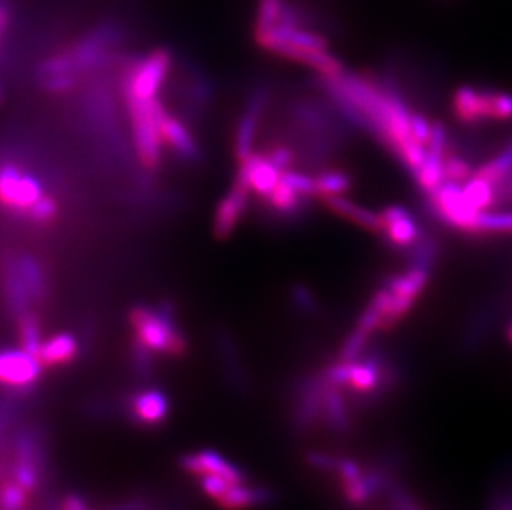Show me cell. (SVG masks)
Listing matches in <instances>:
<instances>
[{"label": "cell", "mask_w": 512, "mask_h": 510, "mask_svg": "<svg viewBox=\"0 0 512 510\" xmlns=\"http://www.w3.org/2000/svg\"><path fill=\"white\" fill-rule=\"evenodd\" d=\"M42 363L39 358L30 355L25 350H0V388L9 393H24L32 395L39 383L42 373Z\"/></svg>", "instance_id": "52a82bcc"}, {"label": "cell", "mask_w": 512, "mask_h": 510, "mask_svg": "<svg viewBox=\"0 0 512 510\" xmlns=\"http://www.w3.org/2000/svg\"><path fill=\"white\" fill-rule=\"evenodd\" d=\"M436 254H438V246H436L435 239L421 237V239L416 241L415 252H413V257H411V265L431 270V267L435 265Z\"/></svg>", "instance_id": "836d02e7"}, {"label": "cell", "mask_w": 512, "mask_h": 510, "mask_svg": "<svg viewBox=\"0 0 512 510\" xmlns=\"http://www.w3.org/2000/svg\"><path fill=\"white\" fill-rule=\"evenodd\" d=\"M443 166H445V176L448 181L461 183V181H468L473 176L469 164L463 158H459L458 154L450 153V151H446Z\"/></svg>", "instance_id": "d590c367"}, {"label": "cell", "mask_w": 512, "mask_h": 510, "mask_svg": "<svg viewBox=\"0 0 512 510\" xmlns=\"http://www.w3.org/2000/svg\"><path fill=\"white\" fill-rule=\"evenodd\" d=\"M453 111L466 125L493 120V92H481L473 87L458 88L453 98Z\"/></svg>", "instance_id": "4fadbf2b"}, {"label": "cell", "mask_w": 512, "mask_h": 510, "mask_svg": "<svg viewBox=\"0 0 512 510\" xmlns=\"http://www.w3.org/2000/svg\"><path fill=\"white\" fill-rule=\"evenodd\" d=\"M60 214V204L52 194L45 193L42 198L30 207L25 219L35 226H49Z\"/></svg>", "instance_id": "f546056e"}, {"label": "cell", "mask_w": 512, "mask_h": 510, "mask_svg": "<svg viewBox=\"0 0 512 510\" xmlns=\"http://www.w3.org/2000/svg\"><path fill=\"white\" fill-rule=\"evenodd\" d=\"M290 297H292L295 307L300 308L302 312L309 313V315L317 312V300L305 285H294L290 290Z\"/></svg>", "instance_id": "74e56055"}, {"label": "cell", "mask_w": 512, "mask_h": 510, "mask_svg": "<svg viewBox=\"0 0 512 510\" xmlns=\"http://www.w3.org/2000/svg\"><path fill=\"white\" fill-rule=\"evenodd\" d=\"M320 375L330 386H337L340 390L348 388L360 395H372L390 381V370L378 353H372L363 360H337Z\"/></svg>", "instance_id": "3957f363"}, {"label": "cell", "mask_w": 512, "mask_h": 510, "mask_svg": "<svg viewBox=\"0 0 512 510\" xmlns=\"http://www.w3.org/2000/svg\"><path fill=\"white\" fill-rule=\"evenodd\" d=\"M160 131L163 145L168 146L181 161L198 163L201 159L198 141L194 140L193 133L183 121L166 111V115L161 120Z\"/></svg>", "instance_id": "5bb4252c"}, {"label": "cell", "mask_w": 512, "mask_h": 510, "mask_svg": "<svg viewBox=\"0 0 512 510\" xmlns=\"http://www.w3.org/2000/svg\"><path fill=\"white\" fill-rule=\"evenodd\" d=\"M431 211L440 217L441 221L456 227L459 231L474 234L476 219L481 211L474 209L464 198L463 188L456 181L441 184L435 193L428 194Z\"/></svg>", "instance_id": "8992f818"}, {"label": "cell", "mask_w": 512, "mask_h": 510, "mask_svg": "<svg viewBox=\"0 0 512 510\" xmlns=\"http://www.w3.org/2000/svg\"><path fill=\"white\" fill-rule=\"evenodd\" d=\"M131 363H133V370L141 378H146V376L150 375L151 370H153L151 350L146 345H143L138 338L131 342Z\"/></svg>", "instance_id": "8d00e7d4"}, {"label": "cell", "mask_w": 512, "mask_h": 510, "mask_svg": "<svg viewBox=\"0 0 512 510\" xmlns=\"http://www.w3.org/2000/svg\"><path fill=\"white\" fill-rule=\"evenodd\" d=\"M314 179L319 199L325 196H342L350 191L353 183L352 176L342 169H325Z\"/></svg>", "instance_id": "d4e9b609"}, {"label": "cell", "mask_w": 512, "mask_h": 510, "mask_svg": "<svg viewBox=\"0 0 512 510\" xmlns=\"http://www.w3.org/2000/svg\"><path fill=\"white\" fill-rule=\"evenodd\" d=\"M508 338H509V340H511V343H512V323H511V325H509V328H508Z\"/></svg>", "instance_id": "c3c4849f"}, {"label": "cell", "mask_w": 512, "mask_h": 510, "mask_svg": "<svg viewBox=\"0 0 512 510\" xmlns=\"http://www.w3.org/2000/svg\"><path fill=\"white\" fill-rule=\"evenodd\" d=\"M285 0H259L257 5L256 34L279 24L284 12Z\"/></svg>", "instance_id": "1f68e13d"}, {"label": "cell", "mask_w": 512, "mask_h": 510, "mask_svg": "<svg viewBox=\"0 0 512 510\" xmlns=\"http://www.w3.org/2000/svg\"><path fill=\"white\" fill-rule=\"evenodd\" d=\"M15 262L20 277L24 280L25 289L29 292L30 302L35 305L44 304L49 297V275L39 257L30 252L15 254Z\"/></svg>", "instance_id": "e0dca14e"}, {"label": "cell", "mask_w": 512, "mask_h": 510, "mask_svg": "<svg viewBox=\"0 0 512 510\" xmlns=\"http://www.w3.org/2000/svg\"><path fill=\"white\" fill-rule=\"evenodd\" d=\"M9 471L0 474V510H25L29 504V492L14 479H7Z\"/></svg>", "instance_id": "4316f807"}, {"label": "cell", "mask_w": 512, "mask_h": 510, "mask_svg": "<svg viewBox=\"0 0 512 510\" xmlns=\"http://www.w3.org/2000/svg\"><path fill=\"white\" fill-rule=\"evenodd\" d=\"M463 193L466 201L474 209H478V211H491L493 209L494 188L483 179L471 176L468 183L464 184Z\"/></svg>", "instance_id": "f1b7e54d"}, {"label": "cell", "mask_w": 512, "mask_h": 510, "mask_svg": "<svg viewBox=\"0 0 512 510\" xmlns=\"http://www.w3.org/2000/svg\"><path fill=\"white\" fill-rule=\"evenodd\" d=\"M264 154H266V158L269 159L281 173L290 169V166L294 164V151L290 150L289 146L277 145Z\"/></svg>", "instance_id": "60d3db41"}, {"label": "cell", "mask_w": 512, "mask_h": 510, "mask_svg": "<svg viewBox=\"0 0 512 510\" xmlns=\"http://www.w3.org/2000/svg\"><path fill=\"white\" fill-rule=\"evenodd\" d=\"M171 70V53L166 49H156L131 63L126 68L123 78V93L125 97L138 98V100H151L158 98L161 87L165 85L168 73Z\"/></svg>", "instance_id": "5b68a950"}, {"label": "cell", "mask_w": 512, "mask_h": 510, "mask_svg": "<svg viewBox=\"0 0 512 510\" xmlns=\"http://www.w3.org/2000/svg\"><path fill=\"white\" fill-rule=\"evenodd\" d=\"M126 108L130 115L133 143H135L136 156L148 171H156L161 163L160 125L166 108L158 98L151 100H138V98L125 97Z\"/></svg>", "instance_id": "7a4b0ae2"}, {"label": "cell", "mask_w": 512, "mask_h": 510, "mask_svg": "<svg viewBox=\"0 0 512 510\" xmlns=\"http://www.w3.org/2000/svg\"><path fill=\"white\" fill-rule=\"evenodd\" d=\"M146 502L143 499H133V501L126 502V504H121V506L115 507V509L110 510H145Z\"/></svg>", "instance_id": "7dc6e473"}, {"label": "cell", "mask_w": 512, "mask_h": 510, "mask_svg": "<svg viewBox=\"0 0 512 510\" xmlns=\"http://www.w3.org/2000/svg\"><path fill=\"white\" fill-rule=\"evenodd\" d=\"M443 161H445V156H438V154L426 151L425 163L415 174L416 183L425 191L426 196L435 193L436 189L446 181Z\"/></svg>", "instance_id": "603a6c76"}, {"label": "cell", "mask_w": 512, "mask_h": 510, "mask_svg": "<svg viewBox=\"0 0 512 510\" xmlns=\"http://www.w3.org/2000/svg\"><path fill=\"white\" fill-rule=\"evenodd\" d=\"M2 287H4V299L7 308L15 318L22 317L25 312H29L30 302L29 292L25 289L24 280L20 277L15 254H7L2 259Z\"/></svg>", "instance_id": "9a60e30c"}, {"label": "cell", "mask_w": 512, "mask_h": 510, "mask_svg": "<svg viewBox=\"0 0 512 510\" xmlns=\"http://www.w3.org/2000/svg\"><path fill=\"white\" fill-rule=\"evenodd\" d=\"M281 178L284 179L285 183L289 184L290 188L295 189L302 198H319L317 186H315V179L310 178L307 174L297 173V171L287 169V171L281 174Z\"/></svg>", "instance_id": "e575fe53"}, {"label": "cell", "mask_w": 512, "mask_h": 510, "mask_svg": "<svg viewBox=\"0 0 512 510\" xmlns=\"http://www.w3.org/2000/svg\"><path fill=\"white\" fill-rule=\"evenodd\" d=\"M249 198H251V191L244 188L242 184L234 183L231 191L224 196L214 214V236L224 241L231 236L232 232L236 231L237 224L241 222L242 217L249 209V203H251Z\"/></svg>", "instance_id": "30bf717a"}, {"label": "cell", "mask_w": 512, "mask_h": 510, "mask_svg": "<svg viewBox=\"0 0 512 510\" xmlns=\"http://www.w3.org/2000/svg\"><path fill=\"white\" fill-rule=\"evenodd\" d=\"M266 201L271 206L272 211L277 212V214L292 216V214L302 209L307 199L302 198L295 189L290 188L289 184L281 178Z\"/></svg>", "instance_id": "cb8c5ba5"}, {"label": "cell", "mask_w": 512, "mask_h": 510, "mask_svg": "<svg viewBox=\"0 0 512 510\" xmlns=\"http://www.w3.org/2000/svg\"><path fill=\"white\" fill-rule=\"evenodd\" d=\"M78 357L77 338L70 333H57L42 343L39 360L44 366H62Z\"/></svg>", "instance_id": "44dd1931"}, {"label": "cell", "mask_w": 512, "mask_h": 510, "mask_svg": "<svg viewBox=\"0 0 512 510\" xmlns=\"http://www.w3.org/2000/svg\"><path fill=\"white\" fill-rule=\"evenodd\" d=\"M320 201L329 207L330 211L345 217L353 224H358L363 229L375 232V234H382L383 222L380 214L368 211L365 207L358 206V204L352 203V201H348L342 196H325V198H320Z\"/></svg>", "instance_id": "ffe728a7"}, {"label": "cell", "mask_w": 512, "mask_h": 510, "mask_svg": "<svg viewBox=\"0 0 512 510\" xmlns=\"http://www.w3.org/2000/svg\"><path fill=\"white\" fill-rule=\"evenodd\" d=\"M179 466L194 476L213 474V476L223 477L231 484H242L246 481V476L239 467L234 466L228 459H224L221 454L214 453V451L186 454L179 461Z\"/></svg>", "instance_id": "8fae6325"}, {"label": "cell", "mask_w": 512, "mask_h": 510, "mask_svg": "<svg viewBox=\"0 0 512 510\" xmlns=\"http://www.w3.org/2000/svg\"><path fill=\"white\" fill-rule=\"evenodd\" d=\"M512 171V145L508 150L499 153L493 161L479 166L473 173V178L483 179L486 183L491 184L496 188L501 181H503L506 174Z\"/></svg>", "instance_id": "83f0119b"}, {"label": "cell", "mask_w": 512, "mask_h": 510, "mask_svg": "<svg viewBox=\"0 0 512 510\" xmlns=\"http://www.w3.org/2000/svg\"><path fill=\"white\" fill-rule=\"evenodd\" d=\"M45 194L44 184L12 161L0 163V207L14 216L24 217Z\"/></svg>", "instance_id": "277c9868"}, {"label": "cell", "mask_w": 512, "mask_h": 510, "mask_svg": "<svg viewBox=\"0 0 512 510\" xmlns=\"http://www.w3.org/2000/svg\"><path fill=\"white\" fill-rule=\"evenodd\" d=\"M493 120H512V95L493 93Z\"/></svg>", "instance_id": "7bdbcfd3"}, {"label": "cell", "mask_w": 512, "mask_h": 510, "mask_svg": "<svg viewBox=\"0 0 512 510\" xmlns=\"http://www.w3.org/2000/svg\"><path fill=\"white\" fill-rule=\"evenodd\" d=\"M484 232H512V212H479L474 234Z\"/></svg>", "instance_id": "4dcf8cb0"}, {"label": "cell", "mask_w": 512, "mask_h": 510, "mask_svg": "<svg viewBox=\"0 0 512 510\" xmlns=\"http://www.w3.org/2000/svg\"><path fill=\"white\" fill-rule=\"evenodd\" d=\"M305 461H307L310 467L317 469V471L335 472L339 458L322 453V451H309V453L305 454Z\"/></svg>", "instance_id": "b9f144b4"}, {"label": "cell", "mask_w": 512, "mask_h": 510, "mask_svg": "<svg viewBox=\"0 0 512 510\" xmlns=\"http://www.w3.org/2000/svg\"><path fill=\"white\" fill-rule=\"evenodd\" d=\"M201 477V487L208 496L218 499L219 496H223L224 492L228 491L229 486H232L231 482L226 481L223 477L213 476V474H206Z\"/></svg>", "instance_id": "ee69618b"}, {"label": "cell", "mask_w": 512, "mask_h": 510, "mask_svg": "<svg viewBox=\"0 0 512 510\" xmlns=\"http://www.w3.org/2000/svg\"><path fill=\"white\" fill-rule=\"evenodd\" d=\"M512 203V171L504 176L503 181L494 188V207ZM491 209V211H493Z\"/></svg>", "instance_id": "bcb514c9"}, {"label": "cell", "mask_w": 512, "mask_h": 510, "mask_svg": "<svg viewBox=\"0 0 512 510\" xmlns=\"http://www.w3.org/2000/svg\"><path fill=\"white\" fill-rule=\"evenodd\" d=\"M219 507L224 510H244L254 506H269L276 502V492L266 487H247L242 484H232L223 496L216 499Z\"/></svg>", "instance_id": "d6986e66"}, {"label": "cell", "mask_w": 512, "mask_h": 510, "mask_svg": "<svg viewBox=\"0 0 512 510\" xmlns=\"http://www.w3.org/2000/svg\"><path fill=\"white\" fill-rule=\"evenodd\" d=\"M17 322H19L20 347L30 355L39 358L40 348H42L39 315L29 310L22 317L17 318Z\"/></svg>", "instance_id": "484cf974"}, {"label": "cell", "mask_w": 512, "mask_h": 510, "mask_svg": "<svg viewBox=\"0 0 512 510\" xmlns=\"http://www.w3.org/2000/svg\"><path fill=\"white\" fill-rule=\"evenodd\" d=\"M327 383V381H325ZM322 421L332 433L348 436L353 431V419L350 408L343 393L337 386L327 383L324 395V408H322Z\"/></svg>", "instance_id": "ac0fdd59"}, {"label": "cell", "mask_w": 512, "mask_h": 510, "mask_svg": "<svg viewBox=\"0 0 512 510\" xmlns=\"http://www.w3.org/2000/svg\"><path fill=\"white\" fill-rule=\"evenodd\" d=\"M267 100H269V90L266 87L256 88L249 97L246 110H244L241 118H239V123H237L234 145H232L237 163H241L254 153L252 146H254V140H256L257 126H259V120H261L264 108H266Z\"/></svg>", "instance_id": "9c48e42d"}, {"label": "cell", "mask_w": 512, "mask_h": 510, "mask_svg": "<svg viewBox=\"0 0 512 510\" xmlns=\"http://www.w3.org/2000/svg\"><path fill=\"white\" fill-rule=\"evenodd\" d=\"M126 413L141 426H158L170 413V401L160 390L138 391L126 400Z\"/></svg>", "instance_id": "7c38bea8"}, {"label": "cell", "mask_w": 512, "mask_h": 510, "mask_svg": "<svg viewBox=\"0 0 512 510\" xmlns=\"http://www.w3.org/2000/svg\"><path fill=\"white\" fill-rule=\"evenodd\" d=\"M390 501L397 510H423L418 506V502L398 484H390L387 489Z\"/></svg>", "instance_id": "ab89813d"}, {"label": "cell", "mask_w": 512, "mask_h": 510, "mask_svg": "<svg viewBox=\"0 0 512 510\" xmlns=\"http://www.w3.org/2000/svg\"><path fill=\"white\" fill-rule=\"evenodd\" d=\"M325 390L327 383L322 375L309 376L300 381L292 406V428L297 433H309L310 429H314L322 421Z\"/></svg>", "instance_id": "ba28073f"}, {"label": "cell", "mask_w": 512, "mask_h": 510, "mask_svg": "<svg viewBox=\"0 0 512 510\" xmlns=\"http://www.w3.org/2000/svg\"><path fill=\"white\" fill-rule=\"evenodd\" d=\"M428 279H430V270L411 265V269L406 270L405 274L393 275L387 282V289L397 297L416 300L425 290Z\"/></svg>", "instance_id": "7402d4cb"}, {"label": "cell", "mask_w": 512, "mask_h": 510, "mask_svg": "<svg viewBox=\"0 0 512 510\" xmlns=\"http://www.w3.org/2000/svg\"><path fill=\"white\" fill-rule=\"evenodd\" d=\"M428 151L438 156H445L448 151V133L446 126L441 121H435L431 125L430 140H428Z\"/></svg>", "instance_id": "f35d334b"}, {"label": "cell", "mask_w": 512, "mask_h": 510, "mask_svg": "<svg viewBox=\"0 0 512 510\" xmlns=\"http://www.w3.org/2000/svg\"><path fill=\"white\" fill-rule=\"evenodd\" d=\"M383 232L388 241L397 247H410L420 239V229L410 212L405 207L388 206L382 214Z\"/></svg>", "instance_id": "2e32d148"}, {"label": "cell", "mask_w": 512, "mask_h": 510, "mask_svg": "<svg viewBox=\"0 0 512 510\" xmlns=\"http://www.w3.org/2000/svg\"><path fill=\"white\" fill-rule=\"evenodd\" d=\"M410 128L416 140L423 143V145H428V140H430L431 135V125L428 123L425 116L420 115V113H411Z\"/></svg>", "instance_id": "f6af8a7d"}, {"label": "cell", "mask_w": 512, "mask_h": 510, "mask_svg": "<svg viewBox=\"0 0 512 510\" xmlns=\"http://www.w3.org/2000/svg\"><path fill=\"white\" fill-rule=\"evenodd\" d=\"M130 323L135 338L150 348L151 352L163 353L170 357H183L188 342L176 325L174 308L170 302H161L156 307L131 308Z\"/></svg>", "instance_id": "6da1fadb"}, {"label": "cell", "mask_w": 512, "mask_h": 510, "mask_svg": "<svg viewBox=\"0 0 512 510\" xmlns=\"http://www.w3.org/2000/svg\"><path fill=\"white\" fill-rule=\"evenodd\" d=\"M368 342H370V335L362 332L360 328H355L347 340L343 342L342 348L339 352V361H357L362 358L367 348Z\"/></svg>", "instance_id": "d6a6232c"}]
</instances>
